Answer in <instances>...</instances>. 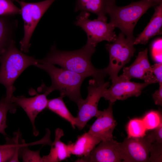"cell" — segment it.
I'll return each mask as SVG.
<instances>
[{
  "label": "cell",
  "mask_w": 162,
  "mask_h": 162,
  "mask_svg": "<svg viewBox=\"0 0 162 162\" xmlns=\"http://www.w3.org/2000/svg\"><path fill=\"white\" fill-rule=\"evenodd\" d=\"M162 144L157 142L152 143L148 162H162Z\"/></svg>",
  "instance_id": "27"
},
{
  "label": "cell",
  "mask_w": 162,
  "mask_h": 162,
  "mask_svg": "<svg viewBox=\"0 0 162 162\" xmlns=\"http://www.w3.org/2000/svg\"><path fill=\"white\" fill-rule=\"evenodd\" d=\"M142 119L147 130L154 129L162 123L161 116L157 111H149Z\"/></svg>",
  "instance_id": "25"
},
{
  "label": "cell",
  "mask_w": 162,
  "mask_h": 162,
  "mask_svg": "<svg viewBox=\"0 0 162 162\" xmlns=\"http://www.w3.org/2000/svg\"><path fill=\"white\" fill-rule=\"evenodd\" d=\"M88 155L76 162H119L122 160L120 143L113 139L102 141Z\"/></svg>",
  "instance_id": "11"
},
{
  "label": "cell",
  "mask_w": 162,
  "mask_h": 162,
  "mask_svg": "<svg viewBox=\"0 0 162 162\" xmlns=\"http://www.w3.org/2000/svg\"><path fill=\"white\" fill-rule=\"evenodd\" d=\"M64 135L62 129L58 128L56 130L55 140L51 144L50 152L48 155L42 157L43 162H58L70 157L71 154L68 145L60 140Z\"/></svg>",
  "instance_id": "16"
},
{
  "label": "cell",
  "mask_w": 162,
  "mask_h": 162,
  "mask_svg": "<svg viewBox=\"0 0 162 162\" xmlns=\"http://www.w3.org/2000/svg\"><path fill=\"white\" fill-rule=\"evenodd\" d=\"M112 84L104 92L102 97L114 103L117 100H124L132 97H138L150 82H131L120 76L112 81Z\"/></svg>",
  "instance_id": "10"
},
{
  "label": "cell",
  "mask_w": 162,
  "mask_h": 162,
  "mask_svg": "<svg viewBox=\"0 0 162 162\" xmlns=\"http://www.w3.org/2000/svg\"><path fill=\"white\" fill-rule=\"evenodd\" d=\"M90 16L88 12L81 11L75 22L76 25L81 27L86 34L87 42L96 47L102 41L110 43L114 41L117 37L114 31L115 27L110 22L101 19L90 20Z\"/></svg>",
  "instance_id": "7"
},
{
  "label": "cell",
  "mask_w": 162,
  "mask_h": 162,
  "mask_svg": "<svg viewBox=\"0 0 162 162\" xmlns=\"http://www.w3.org/2000/svg\"><path fill=\"white\" fill-rule=\"evenodd\" d=\"M162 2L156 6L150 21L143 31L135 38L134 45L145 44L149 40L162 33Z\"/></svg>",
  "instance_id": "15"
},
{
  "label": "cell",
  "mask_w": 162,
  "mask_h": 162,
  "mask_svg": "<svg viewBox=\"0 0 162 162\" xmlns=\"http://www.w3.org/2000/svg\"><path fill=\"white\" fill-rule=\"evenodd\" d=\"M153 74L159 86L162 85V63H157L152 66Z\"/></svg>",
  "instance_id": "30"
},
{
  "label": "cell",
  "mask_w": 162,
  "mask_h": 162,
  "mask_svg": "<svg viewBox=\"0 0 162 162\" xmlns=\"http://www.w3.org/2000/svg\"><path fill=\"white\" fill-rule=\"evenodd\" d=\"M147 130L142 119L140 118L131 120L127 127L128 137H143L146 135Z\"/></svg>",
  "instance_id": "23"
},
{
  "label": "cell",
  "mask_w": 162,
  "mask_h": 162,
  "mask_svg": "<svg viewBox=\"0 0 162 162\" xmlns=\"http://www.w3.org/2000/svg\"><path fill=\"white\" fill-rule=\"evenodd\" d=\"M158 4L152 0H141L118 7L114 1L110 4L107 14L110 17V23L119 28L126 37H134V27L140 18L149 8Z\"/></svg>",
  "instance_id": "4"
},
{
  "label": "cell",
  "mask_w": 162,
  "mask_h": 162,
  "mask_svg": "<svg viewBox=\"0 0 162 162\" xmlns=\"http://www.w3.org/2000/svg\"><path fill=\"white\" fill-rule=\"evenodd\" d=\"M35 66L47 72L52 81L49 87L43 84L38 88L39 92L48 91L51 93L56 90L59 91L60 95L67 96L78 106L82 103L83 99L80 88L86 76L62 68H57L52 64L38 63Z\"/></svg>",
  "instance_id": "2"
},
{
  "label": "cell",
  "mask_w": 162,
  "mask_h": 162,
  "mask_svg": "<svg viewBox=\"0 0 162 162\" xmlns=\"http://www.w3.org/2000/svg\"><path fill=\"white\" fill-rule=\"evenodd\" d=\"M154 2L159 4L162 2V0H152Z\"/></svg>",
  "instance_id": "32"
},
{
  "label": "cell",
  "mask_w": 162,
  "mask_h": 162,
  "mask_svg": "<svg viewBox=\"0 0 162 162\" xmlns=\"http://www.w3.org/2000/svg\"><path fill=\"white\" fill-rule=\"evenodd\" d=\"M125 36L121 33L112 43L105 45L110 58L109 65L105 68L112 81L118 76L119 71L129 62L135 51V38L134 36L125 38Z\"/></svg>",
  "instance_id": "5"
},
{
  "label": "cell",
  "mask_w": 162,
  "mask_h": 162,
  "mask_svg": "<svg viewBox=\"0 0 162 162\" xmlns=\"http://www.w3.org/2000/svg\"><path fill=\"white\" fill-rule=\"evenodd\" d=\"M162 38L155 40L152 45V54L154 60L159 62H162Z\"/></svg>",
  "instance_id": "28"
},
{
  "label": "cell",
  "mask_w": 162,
  "mask_h": 162,
  "mask_svg": "<svg viewBox=\"0 0 162 162\" xmlns=\"http://www.w3.org/2000/svg\"><path fill=\"white\" fill-rule=\"evenodd\" d=\"M95 47L87 41L81 48L71 51L58 50L55 44L51 47L46 56L38 59V63L57 64L62 68L84 76L92 77L98 84L105 82L107 74L105 68L98 69L92 64L91 58Z\"/></svg>",
  "instance_id": "1"
},
{
  "label": "cell",
  "mask_w": 162,
  "mask_h": 162,
  "mask_svg": "<svg viewBox=\"0 0 162 162\" xmlns=\"http://www.w3.org/2000/svg\"><path fill=\"white\" fill-rule=\"evenodd\" d=\"M155 104L162 105V85L159 86V88L152 95Z\"/></svg>",
  "instance_id": "31"
},
{
  "label": "cell",
  "mask_w": 162,
  "mask_h": 162,
  "mask_svg": "<svg viewBox=\"0 0 162 162\" xmlns=\"http://www.w3.org/2000/svg\"><path fill=\"white\" fill-rule=\"evenodd\" d=\"M61 95L58 98L48 100L47 108L70 123L73 128H75L76 118L69 111Z\"/></svg>",
  "instance_id": "21"
},
{
  "label": "cell",
  "mask_w": 162,
  "mask_h": 162,
  "mask_svg": "<svg viewBox=\"0 0 162 162\" xmlns=\"http://www.w3.org/2000/svg\"><path fill=\"white\" fill-rule=\"evenodd\" d=\"M148 135L153 143L157 142L162 143V123Z\"/></svg>",
  "instance_id": "29"
},
{
  "label": "cell",
  "mask_w": 162,
  "mask_h": 162,
  "mask_svg": "<svg viewBox=\"0 0 162 162\" xmlns=\"http://www.w3.org/2000/svg\"><path fill=\"white\" fill-rule=\"evenodd\" d=\"M14 0L20 5V14L24 21V35L20 41V50L24 52H28L31 45V38L37 25L44 13L56 0H45L34 3Z\"/></svg>",
  "instance_id": "6"
},
{
  "label": "cell",
  "mask_w": 162,
  "mask_h": 162,
  "mask_svg": "<svg viewBox=\"0 0 162 162\" xmlns=\"http://www.w3.org/2000/svg\"><path fill=\"white\" fill-rule=\"evenodd\" d=\"M38 63L34 57L18 50L14 40L10 42L0 56V84L6 88V97L12 98L14 95V83L21 74L29 66Z\"/></svg>",
  "instance_id": "3"
},
{
  "label": "cell",
  "mask_w": 162,
  "mask_h": 162,
  "mask_svg": "<svg viewBox=\"0 0 162 162\" xmlns=\"http://www.w3.org/2000/svg\"><path fill=\"white\" fill-rule=\"evenodd\" d=\"M50 93L46 91L43 94H36L35 96L30 98L13 95L11 98L12 102L21 107L26 112L31 123L33 134L35 136L39 134L35 126V119L40 112L47 108L48 101L47 96Z\"/></svg>",
  "instance_id": "12"
},
{
  "label": "cell",
  "mask_w": 162,
  "mask_h": 162,
  "mask_svg": "<svg viewBox=\"0 0 162 162\" xmlns=\"http://www.w3.org/2000/svg\"><path fill=\"white\" fill-rule=\"evenodd\" d=\"M152 143L148 135L140 138H126L120 143L123 162H148Z\"/></svg>",
  "instance_id": "9"
},
{
  "label": "cell",
  "mask_w": 162,
  "mask_h": 162,
  "mask_svg": "<svg viewBox=\"0 0 162 162\" xmlns=\"http://www.w3.org/2000/svg\"><path fill=\"white\" fill-rule=\"evenodd\" d=\"M113 104L109 102V106L107 109L103 111L100 110L96 117L97 119L88 132L102 141L113 138V131L116 125L113 115Z\"/></svg>",
  "instance_id": "14"
},
{
  "label": "cell",
  "mask_w": 162,
  "mask_h": 162,
  "mask_svg": "<svg viewBox=\"0 0 162 162\" xmlns=\"http://www.w3.org/2000/svg\"><path fill=\"white\" fill-rule=\"evenodd\" d=\"M11 98L5 96L0 100V133L5 136L7 134L5 130L8 127L7 124L8 112L14 113L16 111V105L11 101Z\"/></svg>",
  "instance_id": "22"
},
{
  "label": "cell",
  "mask_w": 162,
  "mask_h": 162,
  "mask_svg": "<svg viewBox=\"0 0 162 162\" xmlns=\"http://www.w3.org/2000/svg\"><path fill=\"white\" fill-rule=\"evenodd\" d=\"M147 49L140 52L134 62L129 66L124 67L120 76L128 80L140 79L151 84L158 83L154 75L148 56Z\"/></svg>",
  "instance_id": "13"
},
{
  "label": "cell",
  "mask_w": 162,
  "mask_h": 162,
  "mask_svg": "<svg viewBox=\"0 0 162 162\" xmlns=\"http://www.w3.org/2000/svg\"><path fill=\"white\" fill-rule=\"evenodd\" d=\"M21 137L19 131L15 133L12 138L6 136V143L0 147V162H19V149L25 142L22 140L20 142Z\"/></svg>",
  "instance_id": "17"
},
{
  "label": "cell",
  "mask_w": 162,
  "mask_h": 162,
  "mask_svg": "<svg viewBox=\"0 0 162 162\" xmlns=\"http://www.w3.org/2000/svg\"><path fill=\"white\" fill-rule=\"evenodd\" d=\"M110 0H76L75 11L90 12L97 15L98 19L107 21L106 15Z\"/></svg>",
  "instance_id": "19"
},
{
  "label": "cell",
  "mask_w": 162,
  "mask_h": 162,
  "mask_svg": "<svg viewBox=\"0 0 162 162\" xmlns=\"http://www.w3.org/2000/svg\"><path fill=\"white\" fill-rule=\"evenodd\" d=\"M101 141L87 132L79 136L75 142L68 145L71 154L82 157L88 154Z\"/></svg>",
  "instance_id": "18"
},
{
  "label": "cell",
  "mask_w": 162,
  "mask_h": 162,
  "mask_svg": "<svg viewBox=\"0 0 162 162\" xmlns=\"http://www.w3.org/2000/svg\"><path fill=\"white\" fill-rule=\"evenodd\" d=\"M14 15L0 16V56L13 39L17 22Z\"/></svg>",
  "instance_id": "20"
},
{
  "label": "cell",
  "mask_w": 162,
  "mask_h": 162,
  "mask_svg": "<svg viewBox=\"0 0 162 162\" xmlns=\"http://www.w3.org/2000/svg\"><path fill=\"white\" fill-rule=\"evenodd\" d=\"M40 149L33 151L28 148V145L24 142L20 147L19 156L25 162H43L42 158L40 155Z\"/></svg>",
  "instance_id": "24"
},
{
  "label": "cell",
  "mask_w": 162,
  "mask_h": 162,
  "mask_svg": "<svg viewBox=\"0 0 162 162\" xmlns=\"http://www.w3.org/2000/svg\"><path fill=\"white\" fill-rule=\"evenodd\" d=\"M20 14V9L12 0H0V16L15 15Z\"/></svg>",
  "instance_id": "26"
},
{
  "label": "cell",
  "mask_w": 162,
  "mask_h": 162,
  "mask_svg": "<svg viewBox=\"0 0 162 162\" xmlns=\"http://www.w3.org/2000/svg\"><path fill=\"white\" fill-rule=\"evenodd\" d=\"M2 145H0V147Z\"/></svg>",
  "instance_id": "33"
},
{
  "label": "cell",
  "mask_w": 162,
  "mask_h": 162,
  "mask_svg": "<svg viewBox=\"0 0 162 162\" xmlns=\"http://www.w3.org/2000/svg\"><path fill=\"white\" fill-rule=\"evenodd\" d=\"M88 83L87 96L78 106V112L77 116L75 117V126L81 130L90 119L94 117H96L99 114V101L102 97L104 92L110 86L109 82L98 84L94 79L90 80Z\"/></svg>",
  "instance_id": "8"
}]
</instances>
